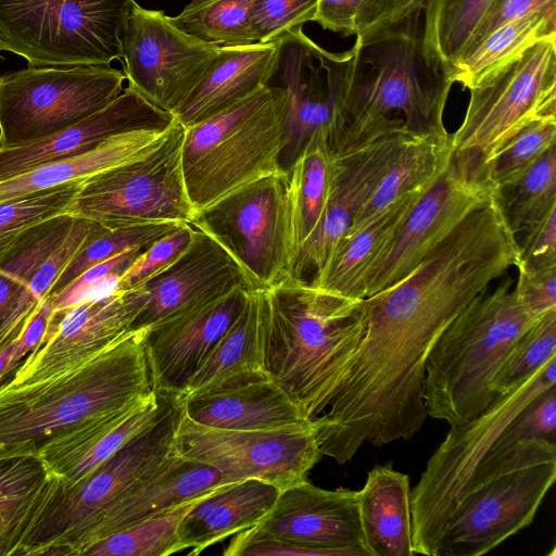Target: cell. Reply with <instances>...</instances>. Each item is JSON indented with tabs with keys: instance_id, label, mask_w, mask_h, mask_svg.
Masks as SVG:
<instances>
[{
	"instance_id": "f1b7e54d",
	"label": "cell",
	"mask_w": 556,
	"mask_h": 556,
	"mask_svg": "<svg viewBox=\"0 0 556 556\" xmlns=\"http://www.w3.org/2000/svg\"><path fill=\"white\" fill-rule=\"evenodd\" d=\"M280 489L257 479L224 484L200 498L178 528L181 549L198 555L208 546L257 525L274 506Z\"/></svg>"
},
{
	"instance_id": "7c38bea8",
	"label": "cell",
	"mask_w": 556,
	"mask_h": 556,
	"mask_svg": "<svg viewBox=\"0 0 556 556\" xmlns=\"http://www.w3.org/2000/svg\"><path fill=\"white\" fill-rule=\"evenodd\" d=\"M111 64L28 66L0 76V150L28 144L100 111L123 90Z\"/></svg>"
},
{
	"instance_id": "60d3db41",
	"label": "cell",
	"mask_w": 556,
	"mask_h": 556,
	"mask_svg": "<svg viewBox=\"0 0 556 556\" xmlns=\"http://www.w3.org/2000/svg\"><path fill=\"white\" fill-rule=\"evenodd\" d=\"M506 220L517 235L556 205V150H546L517 180L497 190Z\"/></svg>"
},
{
	"instance_id": "d4e9b609",
	"label": "cell",
	"mask_w": 556,
	"mask_h": 556,
	"mask_svg": "<svg viewBox=\"0 0 556 556\" xmlns=\"http://www.w3.org/2000/svg\"><path fill=\"white\" fill-rule=\"evenodd\" d=\"M174 393L154 390L137 404L45 448L39 457L65 485L75 484L172 408Z\"/></svg>"
},
{
	"instance_id": "74e56055",
	"label": "cell",
	"mask_w": 556,
	"mask_h": 556,
	"mask_svg": "<svg viewBox=\"0 0 556 556\" xmlns=\"http://www.w3.org/2000/svg\"><path fill=\"white\" fill-rule=\"evenodd\" d=\"M336 153L329 130H316L288 167L295 192L300 250L324 217L331 190Z\"/></svg>"
},
{
	"instance_id": "816d5d0a",
	"label": "cell",
	"mask_w": 556,
	"mask_h": 556,
	"mask_svg": "<svg viewBox=\"0 0 556 556\" xmlns=\"http://www.w3.org/2000/svg\"><path fill=\"white\" fill-rule=\"evenodd\" d=\"M523 231L526 237L519 244L516 265L527 269L556 267V205Z\"/></svg>"
},
{
	"instance_id": "4dcf8cb0",
	"label": "cell",
	"mask_w": 556,
	"mask_h": 556,
	"mask_svg": "<svg viewBox=\"0 0 556 556\" xmlns=\"http://www.w3.org/2000/svg\"><path fill=\"white\" fill-rule=\"evenodd\" d=\"M427 189L405 195L362 229L345 233L311 283L340 295L362 299L365 274Z\"/></svg>"
},
{
	"instance_id": "cb8c5ba5",
	"label": "cell",
	"mask_w": 556,
	"mask_h": 556,
	"mask_svg": "<svg viewBox=\"0 0 556 556\" xmlns=\"http://www.w3.org/2000/svg\"><path fill=\"white\" fill-rule=\"evenodd\" d=\"M76 216L65 212L16 236L0 251V352L15 342L42 303L29 283L70 232Z\"/></svg>"
},
{
	"instance_id": "94428289",
	"label": "cell",
	"mask_w": 556,
	"mask_h": 556,
	"mask_svg": "<svg viewBox=\"0 0 556 556\" xmlns=\"http://www.w3.org/2000/svg\"><path fill=\"white\" fill-rule=\"evenodd\" d=\"M0 59H1V55H0Z\"/></svg>"
},
{
	"instance_id": "11a10c76",
	"label": "cell",
	"mask_w": 556,
	"mask_h": 556,
	"mask_svg": "<svg viewBox=\"0 0 556 556\" xmlns=\"http://www.w3.org/2000/svg\"><path fill=\"white\" fill-rule=\"evenodd\" d=\"M365 0H317L313 22L324 29L356 35L357 17Z\"/></svg>"
},
{
	"instance_id": "4316f807",
	"label": "cell",
	"mask_w": 556,
	"mask_h": 556,
	"mask_svg": "<svg viewBox=\"0 0 556 556\" xmlns=\"http://www.w3.org/2000/svg\"><path fill=\"white\" fill-rule=\"evenodd\" d=\"M279 55L274 77L287 96L286 155L289 166L312 137L330 129L331 105L326 94L317 96L323 76L319 46L298 28L278 40ZM288 168V167H287Z\"/></svg>"
},
{
	"instance_id": "db71d44e",
	"label": "cell",
	"mask_w": 556,
	"mask_h": 556,
	"mask_svg": "<svg viewBox=\"0 0 556 556\" xmlns=\"http://www.w3.org/2000/svg\"><path fill=\"white\" fill-rule=\"evenodd\" d=\"M426 2L427 0H365L358 13L355 36L378 33L422 11Z\"/></svg>"
},
{
	"instance_id": "8d00e7d4",
	"label": "cell",
	"mask_w": 556,
	"mask_h": 556,
	"mask_svg": "<svg viewBox=\"0 0 556 556\" xmlns=\"http://www.w3.org/2000/svg\"><path fill=\"white\" fill-rule=\"evenodd\" d=\"M500 0H427L424 43L428 55L450 74L472 45L484 17Z\"/></svg>"
},
{
	"instance_id": "d6986e66",
	"label": "cell",
	"mask_w": 556,
	"mask_h": 556,
	"mask_svg": "<svg viewBox=\"0 0 556 556\" xmlns=\"http://www.w3.org/2000/svg\"><path fill=\"white\" fill-rule=\"evenodd\" d=\"M255 527L306 547L340 556H369L362 531L358 493L325 490L306 480L280 490L267 515Z\"/></svg>"
},
{
	"instance_id": "7a4b0ae2",
	"label": "cell",
	"mask_w": 556,
	"mask_h": 556,
	"mask_svg": "<svg viewBox=\"0 0 556 556\" xmlns=\"http://www.w3.org/2000/svg\"><path fill=\"white\" fill-rule=\"evenodd\" d=\"M146 330L42 379L0 384V458L35 455L119 413L155 389Z\"/></svg>"
},
{
	"instance_id": "6da1fadb",
	"label": "cell",
	"mask_w": 556,
	"mask_h": 556,
	"mask_svg": "<svg viewBox=\"0 0 556 556\" xmlns=\"http://www.w3.org/2000/svg\"><path fill=\"white\" fill-rule=\"evenodd\" d=\"M331 105L329 142L345 153L399 129L448 141L444 108L454 84L427 53L422 11L368 36L341 53L318 49Z\"/></svg>"
},
{
	"instance_id": "277c9868",
	"label": "cell",
	"mask_w": 556,
	"mask_h": 556,
	"mask_svg": "<svg viewBox=\"0 0 556 556\" xmlns=\"http://www.w3.org/2000/svg\"><path fill=\"white\" fill-rule=\"evenodd\" d=\"M541 317L517 299L506 278L477 295L445 328L425 366L427 415L451 427L481 414L496 397L492 381L515 342Z\"/></svg>"
},
{
	"instance_id": "83f0119b",
	"label": "cell",
	"mask_w": 556,
	"mask_h": 556,
	"mask_svg": "<svg viewBox=\"0 0 556 556\" xmlns=\"http://www.w3.org/2000/svg\"><path fill=\"white\" fill-rule=\"evenodd\" d=\"M228 483L232 481L215 468L184 459L173 453L172 459L164 468L134 489L106 514L92 531L86 549L110 534L168 511Z\"/></svg>"
},
{
	"instance_id": "836d02e7",
	"label": "cell",
	"mask_w": 556,
	"mask_h": 556,
	"mask_svg": "<svg viewBox=\"0 0 556 556\" xmlns=\"http://www.w3.org/2000/svg\"><path fill=\"white\" fill-rule=\"evenodd\" d=\"M53 477L39 456L0 458V556H15Z\"/></svg>"
},
{
	"instance_id": "91938a15",
	"label": "cell",
	"mask_w": 556,
	"mask_h": 556,
	"mask_svg": "<svg viewBox=\"0 0 556 556\" xmlns=\"http://www.w3.org/2000/svg\"><path fill=\"white\" fill-rule=\"evenodd\" d=\"M13 345H14V342L12 344H10L7 349H4L3 351L0 352V384H2L9 380L8 364L11 358Z\"/></svg>"
},
{
	"instance_id": "b9f144b4",
	"label": "cell",
	"mask_w": 556,
	"mask_h": 556,
	"mask_svg": "<svg viewBox=\"0 0 556 556\" xmlns=\"http://www.w3.org/2000/svg\"><path fill=\"white\" fill-rule=\"evenodd\" d=\"M182 224L159 223L106 229L91 237L77 252L50 289L46 299H53L88 268L125 251L146 249Z\"/></svg>"
},
{
	"instance_id": "5b68a950",
	"label": "cell",
	"mask_w": 556,
	"mask_h": 556,
	"mask_svg": "<svg viewBox=\"0 0 556 556\" xmlns=\"http://www.w3.org/2000/svg\"><path fill=\"white\" fill-rule=\"evenodd\" d=\"M286 122V92L268 84L186 127L182 172L195 213L285 169Z\"/></svg>"
},
{
	"instance_id": "681fc988",
	"label": "cell",
	"mask_w": 556,
	"mask_h": 556,
	"mask_svg": "<svg viewBox=\"0 0 556 556\" xmlns=\"http://www.w3.org/2000/svg\"><path fill=\"white\" fill-rule=\"evenodd\" d=\"M106 229L97 222L76 216L65 239L38 268L29 283V290L43 301L56 279L84 244L91 237Z\"/></svg>"
},
{
	"instance_id": "f546056e",
	"label": "cell",
	"mask_w": 556,
	"mask_h": 556,
	"mask_svg": "<svg viewBox=\"0 0 556 556\" xmlns=\"http://www.w3.org/2000/svg\"><path fill=\"white\" fill-rule=\"evenodd\" d=\"M409 477L392 464L374 467L357 491L369 556H414Z\"/></svg>"
},
{
	"instance_id": "d590c367",
	"label": "cell",
	"mask_w": 556,
	"mask_h": 556,
	"mask_svg": "<svg viewBox=\"0 0 556 556\" xmlns=\"http://www.w3.org/2000/svg\"><path fill=\"white\" fill-rule=\"evenodd\" d=\"M556 35V10H542L510 21L470 48L454 66V83L471 89L539 41Z\"/></svg>"
},
{
	"instance_id": "1f68e13d",
	"label": "cell",
	"mask_w": 556,
	"mask_h": 556,
	"mask_svg": "<svg viewBox=\"0 0 556 556\" xmlns=\"http://www.w3.org/2000/svg\"><path fill=\"white\" fill-rule=\"evenodd\" d=\"M167 129H139L117 135L84 154L43 164L2 180L0 201L83 180L106 168L136 160L154 149Z\"/></svg>"
},
{
	"instance_id": "f907efd6",
	"label": "cell",
	"mask_w": 556,
	"mask_h": 556,
	"mask_svg": "<svg viewBox=\"0 0 556 556\" xmlns=\"http://www.w3.org/2000/svg\"><path fill=\"white\" fill-rule=\"evenodd\" d=\"M225 556H340L330 549L313 548L270 535L255 526L236 533Z\"/></svg>"
},
{
	"instance_id": "2e32d148",
	"label": "cell",
	"mask_w": 556,
	"mask_h": 556,
	"mask_svg": "<svg viewBox=\"0 0 556 556\" xmlns=\"http://www.w3.org/2000/svg\"><path fill=\"white\" fill-rule=\"evenodd\" d=\"M218 50L184 33L163 11L134 0L124 33V74L156 108L174 114Z\"/></svg>"
},
{
	"instance_id": "680465c9",
	"label": "cell",
	"mask_w": 556,
	"mask_h": 556,
	"mask_svg": "<svg viewBox=\"0 0 556 556\" xmlns=\"http://www.w3.org/2000/svg\"><path fill=\"white\" fill-rule=\"evenodd\" d=\"M52 313V304L49 299H45L37 312L34 314L21 337L14 342L10 362L8 364L9 379L15 374L25 358L39 345L49 318Z\"/></svg>"
},
{
	"instance_id": "484cf974",
	"label": "cell",
	"mask_w": 556,
	"mask_h": 556,
	"mask_svg": "<svg viewBox=\"0 0 556 556\" xmlns=\"http://www.w3.org/2000/svg\"><path fill=\"white\" fill-rule=\"evenodd\" d=\"M279 42L219 48L174 112L185 126L197 124L266 86L277 66Z\"/></svg>"
},
{
	"instance_id": "ffe728a7",
	"label": "cell",
	"mask_w": 556,
	"mask_h": 556,
	"mask_svg": "<svg viewBox=\"0 0 556 556\" xmlns=\"http://www.w3.org/2000/svg\"><path fill=\"white\" fill-rule=\"evenodd\" d=\"M409 135L404 129L388 132L345 153L336 154L329 200L318 227L302 245L295 276L318 274L351 226L353 217Z\"/></svg>"
},
{
	"instance_id": "e575fe53",
	"label": "cell",
	"mask_w": 556,
	"mask_h": 556,
	"mask_svg": "<svg viewBox=\"0 0 556 556\" xmlns=\"http://www.w3.org/2000/svg\"><path fill=\"white\" fill-rule=\"evenodd\" d=\"M260 318V289H250L237 319L176 395L186 397L262 369Z\"/></svg>"
},
{
	"instance_id": "603a6c76",
	"label": "cell",
	"mask_w": 556,
	"mask_h": 556,
	"mask_svg": "<svg viewBox=\"0 0 556 556\" xmlns=\"http://www.w3.org/2000/svg\"><path fill=\"white\" fill-rule=\"evenodd\" d=\"M182 412L207 427L243 431L296 430L311 426L299 405L263 369L179 397Z\"/></svg>"
},
{
	"instance_id": "e0dca14e",
	"label": "cell",
	"mask_w": 556,
	"mask_h": 556,
	"mask_svg": "<svg viewBox=\"0 0 556 556\" xmlns=\"http://www.w3.org/2000/svg\"><path fill=\"white\" fill-rule=\"evenodd\" d=\"M147 301L139 287L52 311L41 342L9 380L42 379L86 363L132 331Z\"/></svg>"
},
{
	"instance_id": "f6af8a7d",
	"label": "cell",
	"mask_w": 556,
	"mask_h": 556,
	"mask_svg": "<svg viewBox=\"0 0 556 556\" xmlns=\"http://www.w3.org/2000/svg\"><path fill=\"white\" fill-rule=\"evenodd\" d=\"M80 182L0 201V251L27 228L67 212Z\"/></svg>"
},
{
	"instance_id": "bcb514c9",
	"label": "cell",
	"mask_w": 556,
	"mask_h": 556,
	"mask_svg": "<svg viewBox=\"0 0 556 556\" xmlns=\"http://www.w3.org/2000/svg\"><path fill=\"white\" fill-rule=\"evenodd\" d=\"M194 236L195 228L191 224H182L150 244L118 277L114 290L142 287L173 265L190 247Z\"/></svg>"
},
{
	"instance_id": "ab89813d",
	"label": "cell",
	"mask_w": 556,
	"mask_h": 556,
	"mask_svg": "<svg viewBox=\"0 0 556 556\" xmlns=\"http://www.w3.org/2000/svg\"><path fill=\"white\" fill-rule=\"evenodd\" d=\"M204 495L110 534L90 545L81 556H168L180 552L179 525Z\"/></svg>"
},
{
	"instance_id": "7bdbcfd3",
	"label": "cell",
	"mask_w": 556,
	"mask_h": 556,
	"mask_svg": "<svg viewBox=\"0 0 556 556\" xmlns=\"http://www.w3.org/2000/svg\"><path fill=\"white\" fill-rule=\"evenodd\" d=\"M556 356V311L543 315L515 342L493 381L495 396L514 390Z\"/></svg>"
},
{
	"instance_id": "44dd1931",
	"label": "cell",
	"mask_w": 556,
	"mask_h": 556,
	"mask_svg": "<svg viewBox=\"0 0 556 556\" xmlns=\"http://www.w3.org/2000/svg\"><path fill=\"white\" fill-rule=\"evenodd\" d=\"M173 113L153 105L131 87L80 122L25 146L0 150V181L35 167L84 154L108 139L139 129H167Z\"/></svg>"
},
{
	"instance_id": "30bf717a",
	"label": "cell",
	"mask_w": 556,
	"mask_h": 556,
	"mask_svg": "<svg viewBox=\"0 0 556 556\" xmlns=\"http://www.w3.org/2000/svg\"><path fill=\"white\" fill-rule=\"evenodd\" d=\"M463 123L451 135L453 157L479 175L518 132L556 116V35L547 37L469 89Z\"/></svg>"
},
{
	"instance_id": "6f0895ef",
	"label": "cell",
	"mask_w": 556,
	"mask_h": 556,
	"mask_svg": "<svg viewBox=\"0 0 556 556\" xmlns=\"http://www.w3.org/2000/svg\"><path fill=\"white\" fill-rule=\"evenodd\" d=\"M144 249H132L125 251L112 258L103 261L84 271L77 277L68 287H66L61 293L51 299V303H56L63 299L70 296L76 291L96 285L104 279L116 277L118 278L138 257V255Z\"/></svg>"
},
{
	"instance_id": "ee69618b",
	"label": "cell",
	"mask_w": 556,
	"mask_h": 556,
	"mask_svg": "<svg viewBox=\"0 0 556 556\" xmlns=\"http://www.w3.org/2000/svg\"><path fill=\"white\" fill-rule=\"evenodd\" d=\"M556 140V116L535 121L513 137L483 167L496 189L517 180Z\"/></svg>"
},
{
	"instance_id": "4fadbf2b",
	"label": "cell",
	"mask_w": 556,
	"mask_h": 556,
	"mask_svg": "<svg viewBox=\"0 0 556 556\" xmlns=\"http://www.w3.org/2000/svg\"><path fill=\"white\" fill-rule=\"evenodd\" d=\"M172 450L184 459L215 468L232 482L257 479L280 490L306 480L323 457L314 422L281 431L219 429L192 421L181 404Z\"/></svg>"
},
{
	"instance_id": "7402d4cb",
	"label": "cell",
	"mask_w": 556,
	"mask_h": 556,
	"mask_svg": "<svg viewBox=\"0 0 556 556\" xmlns=\"http://www.w3.org/2000/svg\"><path fill=\"white\" fill-rule=\"evenodd\" d=\"M239 286L252 289L228 251L195 228L194 239L187 251L142 286L148 301L134 321L132 330L150 328Z\"/></svg>"
},
{
	"instance_id": "f35d334b",
	"label": "cell",
	"mask_w": 556,
	"mask_h": 556,
	"mask_svg": "<svg viewBox=\"0 0 556 556\" xmlns=\"http://www.w3.org/2000/svg\"><path fill=\"white\" fill-rule=\"evenodd\" d=\"M254 0H191L172 23L191 37L217 48L255 42L250 25Z\"/></svg>"
},
{
	"instance_id": "ac0fdd59",
	"label": "cell",
	"mask_w": 556,
	"mask_h": 556,
	"mask_svg": "<svg viewBox=\"0 0 556 556\" xmlns=\"http://www.w3.org/2000/svg\"><path fill=\"white\" fill-rule=\"evenodd\" d=\"M248 288L236 287L146 330L154 389L177 394L241 313Z\"/></svg>"
},
{
	"instance_id": "3957f363",
	"label": "cell",
	"mask_w": 556,
	"mask_h": 556,
	"mask_svg": "<svg viewBox=\"0 0 556 556\" xmlns=\"http://www.w3.org/2000/svg\"><path fill=\"white\" fill-rule=\"evenodd\" d=\"M362 300L296 276L260 289L261 367L309 419L324 412L365 333Z\"/></svg>"
},
{
	"instance_id": "9a60e30c",
	"label": "cell",
	"mask_w": 556,
	"mask_h": 556,
	"mask_svg": "<svg viewBox=\"0 0 556 556\" xmlns=\"http://www.w3.org/2000/svg\"><path fill=\"white\" fill-rule=\"evenodd\" d=\"M556 479V458L504 470L462 500L438 556H480L531 525Z\"/></svg>"
},
{
	"instance_id": "8fae6325",
	"label": "cell",
	"mask_w": 556,
	"mask_h": 556,
	"mask_svg": "<svg viewBox=\"0 0 556 556\" xmlns=\"http://www.w3.org/2000/svg\"><path fill=\"white\" fill-rule=\"evenodd\" d=\"M185 131L176 118L162 141L147 154L81 180L67 212L108 229L191 224L197 213L182 172Z\"/></svg>"
},
{
	"instance_id": "c3c4849f",
	"label": "cell",
	"mask_w": 556,
	"mask_h": 556,
	"mask_svg": "<svg viewBox=\"0 0 556 556\" xmlns=\"http://www.w3.org/2000/svg\"><path fill=\"white\" fill-rule=\"evenodd\" d=\"M555 430L556 390L555 387H552L543 391L519 413L485 459L503 454L518 443L534 439L556 443Z\"/></svg>"
},
{
	"instance_id": "9f6ffc18",
	"label": "cell",
	"mask_w": 556,
	"mask_h": 556,
	"mask_svg": "<svg viewBox=\"0 0 556 556\" xmlns=\"http://www.w3.org/2000/svg\"><path fill=\"white\" fill-rule=\"evenodd\" d=\"M542 10H556V0H500L482 21L470 48L500 26Z\"/></svg>"
},
{
	"instance_id": "5bb4252c",
	"label": "cell",
	"mask_w": 556,
	"mask_h": 556,
	"mask_svg": "<svg viewBox=\"0 0 556 556\" xmlns=\"http://www.w3.org/2000/svg\"><path fill=\"white\" fill-rule=\"evenodd\" d=\"M497 192L494 184L452 157L364 276L361 298L405 278L471 212Z\"/></svg>"
},
{
	"instance_id": "ba28073f",
	"label": "cell",
	"mask_w": 556,
	"mask_h": 556,
	"mask_svg": "<svg viewBox=\"0 0 556 556\" xmlns=\"http://www.w3.org/2000/svg\"><path fill=\"white\" fill-rule=\"evenodd\" d=\"M191 225L228 251L252 289L268 290L295 276L300 242L288 168L198 212Z\"/></svg>"
},
{
	"instance_id": "7dc6e473",
	"label": "cell",
	"mask_w": 556,
	"mask_h": 556,
	"mask_svg": "<svg viewBox=\"0 0 556 556\" xmlns=\"http://www.w3.org/2000/svg\"><path fill=\"white\" fill-rule=\"evenodd\" d=\"M317 0H254L250 25L255 42L281 39L313 21Z\"/></svg>"
},
{
	"instance_id": "9c48e42d",
	"label": "cell",
	"mask_w": 556,
	"mask_h": 556,
	"mask_svg": "<svg viewBox=\"0 0 556 556\" xmlns=\"http://www.w3.org/2000/svg\"><path fill=\"white\" fill-rule=\"evenodd\" d=\"M134 0H0V51L28 66L111 64L123 59Z\"/></svg>"
},
{
	"instance_id": "d6a6232c",
	"label": "cell",
	"mask_w": 556,
	"mask_h": 556,
	"mask_svg": "<svg viewBox=\"0 0 556 556\" xmlns=\"http://www.w3.org/2000/svg\"><path fill=\"white\" fill-rule=\"evenodd\" d=\"M453 157L451 138L409 136L369 197L355 213L345 233L355 232L405 195L429 188Z\"/></svg>"
},
{
	"instance_id": "f5cc1de1",
	"label": "cell",
	"mask_w": 556,
	"mask_h": 556,
	"mask_svg": "<svg viewBox=\"0 0 556 556\" xmlns=\"http://www.w3.org/2000/svg\"><path fill=\"white\" fill-rule=\"evenodd\" d=\"M518 271L514 291L520 303L534 316L542 317L556 311V267L527 269L515 266Z\"/></svg>"
},
{
	"instance_id": "52a82bcc",
	"label": "cell",
	"mask_w": 556,
	"mask_h": 556,
	"mask_svg": "<svg viewBox=\"0 0 556 556\" xmlns=\"http://www.w3.org/2000/svg\"><path fill=\"white\" fill-rule=\"evenodd\" d=\"M556 356L477 417L452 426L410 492L414 555L438 556L445 528L471 489L473 476L519 413L555 387Z\"/></svg>"
},
{
	"instance_id": "8992f818",
	"label": "cell",
	"mask_w": 556,
	"mask_h": 556,
	"mask_svg": "<svg viewBox=\"0 0 556 556\" xmlns=\"http://www.w3.org/2000/svg\"><path fill=\"white\" fill-rule=\"evenodd\" d=\"M179 412L180 402L175 395L172 408L157 424L81 481L65 485L54 475L15 556H81L106 514L172 459Z\"/></svg>"
}]
</instances>
